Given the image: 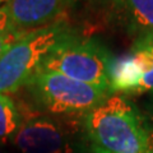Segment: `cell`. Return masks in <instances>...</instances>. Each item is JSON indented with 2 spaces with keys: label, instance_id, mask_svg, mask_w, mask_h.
<instances>
[{
  "label": "cell",
  "instance_id": "6da1fadb",
  "mask_svg": "<svg viewBox=\"0 0 153 153\" xmlns=\"http://www.w3.org/2000/svg\"><path fill=\"white\" fill-rule=\"evenodd\" d=\"M93 153H153V135L144 119L121 94H111L84 116Z\"/></svg>",
  "mask_w": 153,
  "mask_h": 153
},
{
  "label": "cell",
  "instance_id": "7a4b0ae2",
  "mask_svg": "<svg viewBox=\"0 0 153 153\" xmlns=\"http://www.w3.org/2000/svg\"><path fill=\"white\" fill-rule=\"evenodd\" d=\"M66 23L59 21L50 26L27 32L0 57V93H12L27 85L40 70L46 56L70 37Z\"/></svg>",
  "mask_w": 153,
  "mask_h": 153
},
{
  "label": "cell",
  "instance_id": "3957f363",
  "mask_svg": "<svg viewBox=\"0 0 153 153\" xmlns=\"http://www.w3.org/2000/svg\"><path fill=\"white\" fill-rule=\"evenodd\" d=\"M112 57L93 41L78 40L70 36L46 56L40 70L55 71L111 93L108 71Z\"/></svg>",
  "mask_w": 153,
  "mask_h": 153
},
{
  "label": "cell",
  "instance_id": "277c9868",
  "mask_svg": "<svg viewBox=\"0 0 153 153\" xmlns=\"http://www.w3.org/2000/svg\"><path fill=\"white\" fill-rule=\"evenodd\" d=\"M27 85L44 110L52 115L66 116H85L112 94L63 74L44 70H38Z\"/></svg>",
  "mask_w": 153,
  "mask_h": 153
},
{
  "label": "cell",
  "instance_id": "5b68a950",
  "mask_svg": "<svg viewBox=\"0 0 153 153\" xmlns=\"http://www.w3.org/2000/svg\"><path fill=\"white\" fill-rule=\"evenodd\" d=\"M13 142L22 153H70V126L51 116L22 121Z\"/></svg>",
  "mask_w": 153,
  "mask_h": 153
},
{
  "label": "cell",
  "instance_id": "8992f818",
  "mask_svg": "<svg viewBox=\"0 0 153 153\" xmlns=\"http://www.w3.org/2000/svg\"><path fill=\"white\" fill-rule=\"evenodd\" d=\"M68 0H8L7 8L13 23L30 32L60 21Z\"/></svg>",
  "mask_w": 153,
  "mask_h": 153
},
{
  "label": "cell",
  "instance_id": "52a82bcc",
  "mask_svg": "<svg viewBox=\"0 0 153 153\" xmlns=\"http://www.w3.org/2000/svg\"><path fill=\"white\" fill-rule=\"evenodd\" d=\"M130 52L139 69V83L135 93L153 92V35L138 37Z\"/></svg>",
  "mask_w": 153,
  "mask_h": 153
},
{
  "label": "cell",
  "instance_id": "ba28073f",
  "mask_svg": "<svg viewBox=\"0 0 153 153\" xmlns=\"http://www.w3.org/2000/svg\"><path fill=\"white\" fill-rule=\"evenodd\" d=\"M129 26L139 37L153 35V0H121Z\"/></svg>",
  "mask_w": 153,
  "mask_h": 153
},
{
  "label": "cell",
  "instance_id": "9c48e42d",
  "mask_svg": "<svg viewBox=\"0 0 153 153\" xmlns=\"http://www.w3.org/2000/svg\"><path fill=\"white\" fill-rule=\"evenodd\" d=\"M21 125L22 119L16 102L8 94L0 93V142L13 138Z\"/></svg>",
  "mask_w": 153,
  "mask_h": 153
},
{
  "label": "cell",
  "instance_id": "30bf717a",
  "mask_svg": "<svg viewBox=\"0 0 153 153\" xmlns=\"http://www.w3.org/2000/svg\"><path fill=\"white\" fill-rule=\"evenodd\" d=\"M26 33L13 23L7 5L0 7V57Z\"/></svg>",
  "mask_w": 153,
  "mask_h": 153
},
{
  "label": "cell",
  "instance_id": "8fae6325",
  "mask_svg": "<svg viewBox=\"0 0 153 153\" xmlns=\"http://www.w3.org/2000/svg\"><path fill=\"white\" fill-rule=\"evenodd\" d=\"M4 1H8V0H0V4H1V3H4Z\"/></svg>",
  "mask_w": 153,
  "mask_h": 153
},
{
  "label": "cell",
  "instance_id": "7c38bea8",
  "mask_svg": "<svg viewBox=\"0 0 153 153\" xmlns=\"http://www.w3.org/2000/svg\"><path fill=\"white\" fill-rule=\"evenodd\" d=\"M0 153H1V151H0Z\"/></svg>",
  "mask_w": 153,
  "mask_h": 153
}]
</instances>
